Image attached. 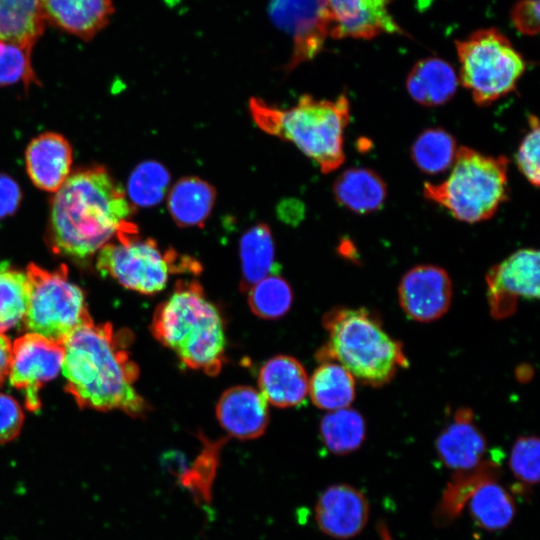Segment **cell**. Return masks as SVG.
<instances>
[{
	"mask_svg": "<svg viewBox=\"0 0 540 540\" xmlns=\"http://www.w3.org/2000/svg\"><path fill=\"white\" fill-rule=\"evenodd\" d=\"M216 417L228 436L253 440L262 436L267 429V401L259 390L250 386H235L220 396Z\"/></svg>",
	"mask_w": 540,
	"mask_h": 540,
	"instance_id": "obj_16",
	"label": "cell"
},
{
	"mask_svg": "<svg viewBox=\"0 0 540 540\" xmlns=\"http://www.w3.org/2000/svg\"><path fill=\"white\" fill-rule=\"evenodd\" d=\"M538 0H524L518 3L513 11L514 23L521 32L534 34L539 27Z\"/></svg>",
	"mask_w": 540,
	"mask_h": 540,
	"instance_id": "obj_39",
	"label": "cell"
},
{
	"mask_svg": "<svg viewBox=\"0 0 540 540\" xmlns=\"http://www.w3.org/2000/svg\"><path fill=\"white\" fill-rule=\"evenodd\" d=\"M170 179L164 165L157 161H145L131 173L126 195L134 206L157 205L165 197Z\"/></svg>",
	"mask_w": 540,
	"mask_h": 540,
	"instance_id": "obj_33",
	"label": "cell"
},
{
	"mask_svg": "<svg viewBox=\"0 0 540 540\" xmlns=\"http://www.w3.org/2000/svg\"><path fill=\"white\" fill-rule=\"evenodd\" d=\"M539 251L520 249L486 275L488 302L491 314L504 318L514 313L519 298H539Z\"/></svg>",
	"mask_w": 540,
	"mask_h": 540,
	"instance_id": "obj_12",
	"label": "cell"
},
{
	"mask_svg": "<svg viewBox=\"0 0 540 540\" xmlns=\"http://www.w3.org/2000/svg\"><path fill=\"white\" fill-rule=\"evenodd\" d=\"M241 263L240 289L247 292L253 285L280 268L275 261V245L269 226L258 223L242 235L239 243Z\"/></svg>",
	"mask_w": 540,
	"mask_h": 540,
	"instance_id": "obj_24",
	"label": "cell"
},
{
	"mask_svg": "<svg viewBox=\"0 0 540 540\" xmlns=\"http://www.w3.org/2000/svg\"><path fill=\"white\" fill-rule=\"evenodd\" d=\"M247 292L252 312L264 319H277L284 316L293 301L290 285L279 274L267 276Z\"/></svg>",
	"mask_w": 540,
	"mask_h": 540,
	"instance_id": "obj_34",
	"label": "cell"
},
{
	"mask_svg": "<svg viewBox=\"0 0 540 540\" xmlns=\"http://www.w3.org/2000/svg\"><path fill=\"white\" fill-rule=\"evenodd\" d=\"M423 195L459 221H486L508 198V159L462 146L448 177L440 183H425Z\"/></svg>",
	"mask_w": 540,
	"mask_h": 540,
	"instance_id": "obj_6",
	"label": "cell"
},
{
	"mask_svg": "<svg viewBox=\"0 0 540 540\" xmlns=\"http://www.w3.org/2000/svg\"><path fill=\"white\" fill-rule=\"evenodd\" d=\"M30 285L27 274L7 262L0 263V333L23 320L28 308Z\"/></svg>",
	"mask_w": 540,
	"mask_h": 540,
	"instance_id": "obj_32",
	"label": "cell"
},
{
	"mask_svg": "<svg viewBox=\"0 0 540 540\" xmlns=\"http://www.w3.org/2000/svg\"><path fill=\"white\" fill-rule=\"evenodd\" d=\"M45 22L83 40L92 39L114 13L112 0H41Z\"/></svg>",
	"mask_w": 540,
	"mask_h": 540,
	"instance_id": "obj_19",
	"label": "cell"
},
{
	"mask_svg": "<svg viewBox=\"0 0 540 540\" xmlns=\"http://www.w3.org/2000/svg\"><path fill=\"white\" fill-rule=\"evenodd\" d=\"M121 334L109 323L92 321L68 336L62 344L66 390L81 408L141 417L148 405L134 388L139 368L126 350L129 339Z\"/></svg>",
	"mask_w": 540,
	"mask_h": 540,
	"instance_id": "obj_2",
	"label": "cell"
},
{
	"mask_svg": "<svg viewBox=\"0 0 540 540\" xmlns=\"http://www.w3.org/2000/svg\"><path fill=\"white\" fill-rule=\"evenodd\" d=\"M136 207L106 168L68 177L52 200L48 243L54 253L85 260L122 233H136Z\"/></svg>",
	"mask_w": 540,
	"mask_h": 540,
	"instance_id": "obj_1",
	"label": "cell"
},
{
	"mask_svg": "<svg viewBox=\"0 0 540 540\" xmlns=\"http://www.w3.org/2000/svg\"><path fill=\"white\" fill-rule=\"evenodd\" d=\"M324 447L335 455H348L357 451L366 437V422L361 413L352 408L330 411L319 425Z\"/></svg>",
	"mask_w": 540,
	"mask_h": 540,
	"instance_id": "obj_29",
	"label": "cell"
},
{
	"mask_svg": "<svg viewBox=\"0 0 540 540\" xmlns=\"http://www.w3.org/2000/svg\"><path fill=\"white\" fill-rule=\"evenodd\" d=\"M333 193L339 205L364 215L382 208L387 198V186L371 169L350 168L337 177Z\"/></svg>",
	"mask_w": 540,
	"mask_h": 540,
	"instance_id": "obj_23",
	"label": "cell"
},
{
	"mask_svg": "<svg viewBox=\"0 0 540 540\" xmlns=\"http://www.w3.org/2000/svg\"><path fill=\"white\" fill-rule=\"evenodd\" d=\"M268 12L273 23L292 38V55L284 68L289 72L312 60L330 35L332 19L326 0H271Z\"/></svg>",
	"mask_w": 540,
	"mask_h": 540,
	"instance_id": "obj_10",
	"label": "cell"
},
{
	"mask_svg": "<svg viewBox=\"0 0 540 540\" xmlns=\"http://www.w3.org/2000/svg\"><path fill=\"white\" fill-rule=\"evenodd\" d=\"M467 506L474 523L486 531L505 529L516 514L513 496L497 480L480 485Z\"/></svg>",
	"mask_w": 540,
	"mask_h": 540,
	"instance_id": "obj_28",
	"label": "cell"
},
{
	"mask_svg": "<svg viewBox=\"0 0 540 540\" xmlns=\"http://www.w3.org/2000/svg\"><path fill=\"white\" fill-rule=\"evenodd\" d=\"M258 385L267 402L281 408L294 407L306 399L309 378L297 359L278 355L261 366Z\"/></svg>",
	"mask_w": 540,
	"mask_h": 540,
	"instance_id": "obj_20",
	"label": "cell"
},
{
	"mask_svg": "<svg viewBox=\"0 0 540 540\" xmlns=\"http://www.w3.org/2000/svg\"><path fill=\"white\" fill-rule=\"evenodd\" d=\"M26 274L30 297L22 322L29 333L63 344L75 329L93 321L84 294L69 280L66 266L49 271L30 264Z\"/></svg>",
	"mask_w": 540,
	"mask_h": 540,
	"instance_id": "obj_9",
	"label": "cell"
},
{
	"mask_svg": "<svg viewBox=\"0 0 540 540\" xmlns=\"http://www.w3.org/2000/svg\"><path fill=\"white\" fill-rule=\"evenodd\" d=\"M151 331L185 366L211 376L220 372L225 361L224 324L199 282H176L172 294L155 309Z\"/></svg>",
	"mask_w": 540,
	"mask_h": 540,
	"instance_id": "obj_3",
	"label": "cell"
},
{
	"mask_svg": "<svg viewBox=\"0 0 540 540\" xmlns=\"http://www.w3.org/2000/svg\"><path fill=\"white\" fill-rule=\"evenodd\" d=\"M501 467L494 460H483L474 468L455 471L447 484L435 518L438 524H448L454 520L467 505L477 488L483 483L497 480Z\"/></svg>",
	"mask_w": 540,
	"mask_h": 540,
	"instance_id": "obj_26",
	"label": "cell"
},
{
	"mask_svg": "<svg viewBox=\"0 0 540 540\" xmlns=\"http://www.w3.org/2000/svg\"><path fill=\"white\" fill-rule=\"evenodd\" d=\"M248 108L262 131L293 143L323 173L344 162V131L350 120V103L344 94L334 100L304 94L289 109L252 97Z\"/></svg>",
	"mask_w": 540,
	"mask_h": 540,
	"instance_id": "obj_4",
	"label": "cell"
},
{
	"mask_svg": "<svg viewBox=\"0 0 540 540\" xmlns=\"http://www.w3.org/2000/svg\"><path fill=\"white\" fill-rule=\"evenodd\" d=\"M459 81L474 102L487 106L515 90L526 69L522 55L494 28L480 29L456 43Z\"/></svg>",
	"mask_w": 540,
	"mask_h": 540,
	"instance_id": "obj_8",
	"label": "cell"
},
{
	"mask_svg": "<svg viewBox=\"0 0 540 540\" xmlns=\"http://www.w3.org/2000/svg\"><path fill=\"white\" fill-rule=\"evenodd\" d=\"M216 200V190L207 181L186 176L179 179L167 197L168 211L178 227H203Z\"/></svg>",
	"mask_w": 540,
	"mask_h": 540,
	"instance_id": "obj_22",
	"label": "cell"
},
{
	"mask_svg": "<svg viewBox=\"0 0 540 540\" xmlns=\"http://www.w3.org/2000/svg\"><path fill=\"white\" fill-rule=\"evenodd\" d=\"M528 123L529 130L516 152V164L525 179L533 186L538 187L540 181L539 122L535 115H530Z\"/></svg>",
	"mask_w": 540,
	"mask_h": 540,
	"instance_id": "obj_37",
	"label": "cell"
},
{
	"mask_svg": "<svg viewBox=\"0 0 540 540\" xmlns=\"http://www.w3.org/2000/svg\"><path fill=\"white\" fill-rule=\"evenodd\" d=\"M31 50L21 46L0 42V87L36 82L31 64Z\"/></svg>",
	"mask_w": 540,
	"mask_h": 540,
	"instance_id": "obj_36",
	"label": "cell"
},
{
	"mask_svg": "<svg viewBox=\"0 0 540 540\" xmlns=\"http://www.w3.org/2000/svg\"><path fill=\"white\" fill-rule=\"evenodd\" d=\"M458 83V76L447 61L429 57L412 67L406 79V90L417 103L435 107L452 99Z\"/></svg>",
	"mask_w": 540,
	"mask_h": 540,
	"instance_id": "obj_21",
	"label": "cell"
},
{
	"mask_svg": "<svg viewBox=\"0 0 540 540\" xmlns=\"http://www.w3.org/2000/svg\"><path fill=\"white\" fill-rule=\"evenodd\" d=\"M24 415L18 402L0 393V444L14 440L20 433Z\"/></svg>",
	"mask_w": 540,
	"mask_h": 540,
	"instance_id": "obj_38",
	"label": "cell"
},
{
	"mask_svg": "<svg viewBox=\"0 0 540 540\" xmlns=\"http://www.w3.org/2000/svg\"><path fill=\"white\" fill-rule=\"evenodd\" d=\"M332 19L330 36L371 39L382 33H397L389 13L390 0H326Z\"/></svg>",
	"mask_w": 540,
	"mask_h": 540,
	"instance_id": "obj_15",
	"label": "cell"
},
{
	"mask_svg": "<svg viewBox=\"0 0 540 540\" xmlns=\"http://www.w3.org/2000/svg\"><path fill=\"white\" fill-rule=\"evenodd\" d=\"M452 281L445 269L419 264L409 269L398 286L399 304L410 319L427 323L441 318L450 308Z\"/></svg>",
	"mask_w": 540,
	"mask_h": 540,
	"instance_id": "obj_13",
	"label": "cell"
},
{
	"mask_svg": "<svg viewBox=\"0 0 540 540\" xmlns=\"http://www.w3.org/2000/svg\"><path fill=\"white\" fill-rule=\"evenodd\" d=\"M12 344L7 336L0 333V386L9 374Z\"/></svg>",
	"mask_w": 540,
	"mask_h": 540,
	"instance_id": "obj_41",
	"label": "cell"
},
{
	"mask_svg": "<svg viewBox=\"0 0 540 540\" xmlns=\"http://www.w3.org/2000/svg\"><path fill=\"white\" fill-rule=\"evenodd\" d=\"M457 150L456 140L448 131L428 128L413 142L411 158L420 171L436 175L453 164Z\"/></svg>",
	"mask_w": 540,
	"mask_h": 540,
	"instance_id": "obj_30",
	"label": "cell"
},
{
	"mask_svg": "<svg viewBox=\"0 0 540 540\" xmlns=\"http://www.w3.org/2000/svg\"><path fill=\"white\" fill-rule=\"evenodd\" d=\"M44 25L41 0H0V42L32 51Z\"/></svg>",
	"mask_w": 540,
	"mask_h": 540,
	"instance_id": "obj_25",
	"label": "cell"
},
{
	"mask_svg": "<svg viewBox=\"0 0 540 540\" xmlns=\"http://www.w3.org/2000/svg\"><path fill=\"white\" fill-rule=\"evenodd\" d=\"M202 450L192 465L180 472V484L190 492L198 504H208L212 499V486L217 474L220 451L226 439L208 440L200 435Z\"/></svg>",
	"mask_w": 540,
	"mask_h": 540,
	"instance_id": "obj_31",
	"label": "cell"
},
{
	"mask_svg": "<svg viewBox=\"0 0 540 540\" xmlns=\"http://www.w3.org/2000/svg\"><path fill=\"white\" fill-rule=\"evenodd\" d=\"M96 268L127 289L146 294L162 291L175 273H198L200 264L172 248L161 250L152 238L122 233L97 254Z\"/></svg>",
	"mask_w": 540,
	"mask_h": 540,
	"instance_id": "obj_7",
	"label": "cell"
},
{
	"mask_svg": "<svg viewBox=\"0 0 540 540\" xmlns=\"http://www.w3.org/2000/svg\"><path fill=\"white\" fill-rule=\"evenodd\" d=\"M63 345L35 333H26L12 344L10 384L19 390L26 408L35 412L41 406L39 391L62 368Z\"/></svg>",
	"mask_w": 540,
	"mask_h": 540,
	"instance_id": "obj_11",
	"label": "cell"
},
{
	"mask_svg": "<svg viewBox=\"0 0 540 540\" xmlns=\"http://www.w3.org/2000/svg\"><path fill=\"white\" fill-rule=\"evenodd\" d=\"M328 342L319 352L321 361H335L355 379L379 387L408 365L402 345L364 308H336L324 316Z\"/></svg>",
	"mask_w": 540,
	"mask_h": 540,
	"instance_id": "obj_5",
	"label": "cell"
},
{
	"mask_svg": "<svg viewBox=\"0 0 540 540\" xmlns=\"http://www.w3.org/2000/svg\"><path fill=\"white\" fill-rule=\"evenodd\" d=\"M513 476L523 484L535 485L540 475V441L537 436H521L513 444L509 456Z\"/></svg>",
	"mask_w": 540,
	"mask_h": 540,
	"instance_id": "obj_35",
	"label": "cell"
},
{
	"mask_svg": "<svg viewBox=\"0 0 540 540\" xmlns=\"http://www.w3.org/2000/svg\"><path fill=\"white\" fill-rule=\"evenodd\" d=\"M308 393L315 406L327 411L348 408L355 398V378L335 361H321L309 379Z\"/></svg>",
	"mask_w": 540,
	"mask_h": 540,
	"instance_id": "obj_27",
	"label": "cell"
},
{
	"mask_svg": "<svg viewBox=\"0 0 540 540\" xmlns=\"http://www.w3.org/2000/svg\"><path fill=\"white\" fill-rule=\"evenodd\" d=\"M72 148L61 134L42 133L27 146L25 164L32 183L39 189L55 193L70 176Z\"/></svg>",
	"mask_w": 540,
	"mask_h": 540,
	"instance_id": "obj_17",
	"label": "cell"
},
{
	"mask_svg": "<svg viewBox=\"0 0 540 540\" xmlns=\"http://www.w3.org/2000/svg\"><path fill=\"white\" fill-rule=\"evenodd\" d=\"M369 514L365 494L346 483L327 486L319 494L314 507L319 530L337 540L351 539L360 534L368 523Z\"/></svg>",
	"mask_w": 540,
	"mask_h": 540,
	"instance_id": "obj_14",
	"label": "cell"
},
{
	"mask_svg": "<svg viewBox=\"0 0 540 540\" xmlns=\"http://www.w3.org/2000/svg\"><path fill=\"white\" fill-rule=\"evenodd\" d=\"M435 447L440 461L455 472L479 465L484 460L487 441L473 423V413L461 408L456 411L453 422L439 433Z\"/></svg>",
	"mask_w": 540,
	"mask_h": 540,
	"instance_id": "obj_18",
	"label": "cell"
},
{
	"mask_svg": "<svg viewBox=\"0 0 540 540\" xmlns=\"http://www.w3.org/2000/svg\"><path fill=\"white\" fill-rule=\"evenodd\" d=\"M20 200L18 184L7 175L0 174V219L15 212Z\"/></svg>",
	"mask_w": 540,
	"mask_h": 540,
	"instance_id": "obj_40",
	"label": "cell"
}]
</instances>
